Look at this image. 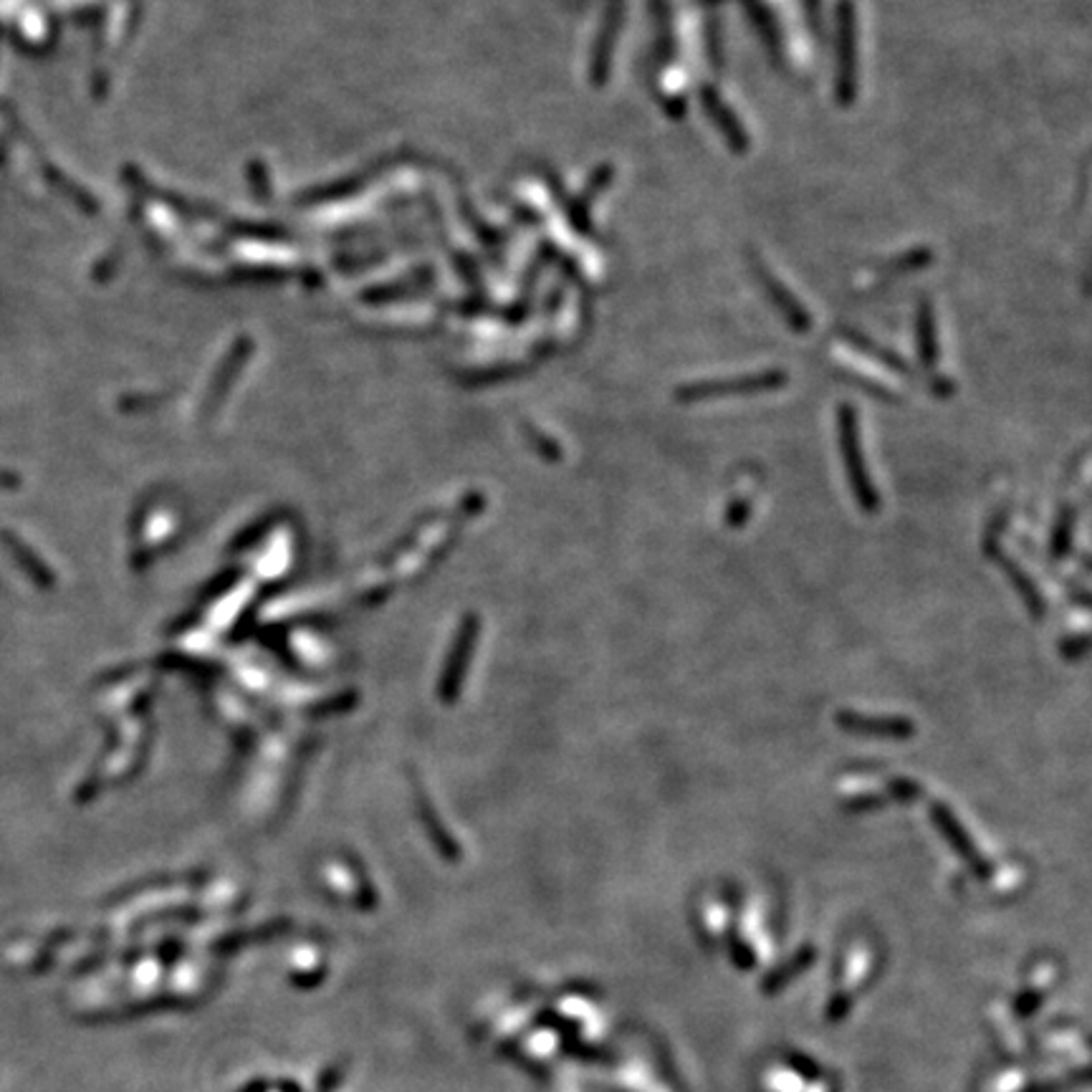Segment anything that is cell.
<instances>
[{
  "instance_id": "obj_6",
  "label": "cell",
  "mask_w": 1092,
  "mask_h": 1092,
  "mask_svg": "<svg viewBox=\"0 0 1092 1092\" xmlns=\"http://www.w3.org/2000/svg\"><path fill=\"white\" fill-rule=\"evenodd\" d=\"M991 559H996V564L1001 567V572L1010 576L1012 587H1015L1017 595L1022 597V602H1024V607H1027V613L1032 615L1034 620L1045 618V615H1047V599L1039 592L1037 582L1032 580V574L1024 572V569L1019 567L1015 559L1006 557V554H1001V552H996Z\"/></svg>"
},
{
  "instance_id": "obj_9",
  "label": "cell",
  "mask_w": 1092,
  "mask_h": 1092,
  "mask_svg": "<svg viewBox=\"0 0 1092 1092\" xmlns=\"http://www.w3.org/2000/svg\"><path fill=\"white\" fill-rule=\"evenodd\" d=\"M1074 526H1078V508H1074L1072 503H1065V506L1060 508V514H1057V521L1055 526H1052L1050 536V554L1057 562L1067 559L1069 552H1072Z\"/></svg>"
},
{
  "instance_id": "obj_14",
  "label": "cell",
  "mask_w": 1092,
  "mask_h": 1092,
  "mask_svg": "<svg viewBox=\"0 0 1092 1092\" xmlns=\"http://www.w3.org/2000/svg\"><path fill=\"white\" fill-rule=\"evenodd\" d=\"M1060 653H1062V658H1065V660L1085 658V653H1088V635H1085V632H1080V635L1065 637V640H1062V646H1060Z\"/></svg>"
},
{
  "instance_id": "obj_4",
  "label": "cell",
  "mask_w": 1092,
  "mask_h": 1092,
  "mask_svg": "<svg viewBox=\"0 0 1092 1092\" xmlns=\"http://www.w3.org/2000/svg\"><path fill=\"white\" fill-rule=\"evenodd\" d=\"M931 820L933 825H936V830L940 832V837L946 839V842L951 845V850H954L959 858L966 862L968 867H971L973 872H977L979 878H989L991 875V865L987 860L982 858V853H979L977 842L971 839V834L966 832V827L961 825V820L956 817V812L951 809L949 804L944 802H931Z\"/></svg>"
},
{
  "instance_id": "obj_8",
  "label": "cell",
  "mask_w": 1092,
  "mask_h": 1092,
  "mask_svg": "<svg viewBox=\"0 0 1092 1092\" xmlns=\"http://www.w3.org/2000/svg\"><path fill=\"white\" fill-rule=\"evenodd\" d=\"M701 97H703L705 111H708V114L714 117L716 127H719L721 134H724V137L728 139V144H731V147L736 150V153H743V150L749 147V142H747V134H743V130H741V125L736 122V117H733L731 111H728L726 106L721 104L719 94H716L714 89H703Z\"/></svg>"
},
{
  "instance_id": "obj_2",
  "label": "cell",
  "mask_w": 1092,
  "mask_h": 1092,
  "mask_svg": "<svg viewBox=\"0 0 1092 1092\" xmlns=\"http://www.w3.org/2000/svg\"><path fill=\"white\" fill-rule=\"evenodd\" d=\"M784 385H787V374H784L782 369H769V372L741 374V377L683 385V388L675 392V397L681 402H698V400H710V397H726V395H756V392L780 390L784 388Z\"/></svg>"
},
{
  "instance_id": "obj_5",
  "label": "cell",
  "mask_w": 1092,
  "mask_h": 1092,
  "mask_svg": "<svg viewBox=\"0 0 1092 1092\" xmlns=\"http://www.w3.org/2000/svg\"><path fill=\"white\" fill-rule=\"evenodd\" d=\"M839 81L837 97L842 104H853L855 84H858V28H855L853 8L845 5L839 19Z\"/></svg>"
},
{
  "instance_id": "obj_10",
  "label": "cell",
  "mask_w": 1092,
  "mask_h": 1092,
  "mask_svg": "<svg viewBox=\"0 0 1092 1092\" xmlns=\"http://www.w3.org/2000/svg\"><path fill=\"white\" fill-rule=\"evenodd\" d=\"M918 341H921V357L926 367H933L938 360V339H936V319L928 301H923L918 309Z\"/></svg>"
},
{
  "instance_id": "obj_12",
  "label": "cell",
  "mask_w": 1092,
  "mask_h": 1092,
  "mask_svg": "<svg viewBox=\"0 0 1092 1092\" xmlns=\"http://www.w3.org/2000/svg\"><path fill=\"white\" fill-rule=\"evenodd\" d=\"M888 804V797L885 794H858V797H850L845 799L842 802V809L850 812V815H862V812H875V809H883V806Z\"/></svg>"
},
{
  "instance_id": "obj_13",
  "label": "cell",
  "mask_w": 1092,
  "mask_h": 1092,
  "mask_svg": "<svg viewBox=\"0 0 1092 1092\" xmlns=\"http://www.w3.org/2000/svg\"><path fill=\"white\" fill-rule=\"evenodd\" d=\"M752 514H754L752 501H749V498H736V501L728 503V508L724 514V524L728 526V529H741V526L749 524Z\"/></svg>"
},
{
  "instance_id": "obj_1",
  "label": "cell",
  "mask_w": 1092,
  "mask_h": 1092,
  "mask_svg": "<svg viewBox=\"0 0 1092 1092\" xmlns=\"http://www.w3.org/2000/svg\"><path fill=\"white\" fill-rule=\"evenodd\" d=\"M837 430H839V453H842L845 473H848L850 489H853L855 501H858L862 514H878L881 511V494H878L875 484H872L870 473H867L865 456H862V445H860L858 412H855L850 405L839 407Z\"/></svg>"
},
{
  "instance_id": "obj_3",
  "label": "cell",
  "mask_w": 1092,
  "mask_h": 1092,
  "mask_svg": "<svg viewBox=\"0 0 1092 1092\" xmlns=\"http://www.w3.org/2000/svg\"><path fill=\"white\" fill-rule=\"evenodd\" d=\"M839 731L855 733L865 738H885V741H908L916 736V724L905 716H865L858 710L842 708L834 714Z\"/></svg>"
},
{
  "instance_id": "obj_7",
  "label": "cell",
  "mask_w": 1092,
  "mask_h": 1092,
  "mask_svg": "<svg viewBox=\"0 0 1092 1092\" xmlns=\"http://www.w3.org/2000/svg\"><path fill=\"white\" fill-rule=\"evenodd\" d=\"M756 273H759V278H761V284H764L766 294H769L771 299H774V306L780 309L782 317L787 319L789 327H792L794 332H806V329L812 327V317L802 309V306H799V301L794 299L792 291L784 289L780 278L771 276V273L766 271V268H756Z\"/></svg>"
},
{
  "instance_id": "obj_11",
  "label": "cell",
  "mask_w": 1092,
  "mask_h": 1092,
  "mask_svg": "<svg viewBox=\"0 0 1092 1092\" xmlns=\"http://www.w3.org/2000/svg\"><path fill=\"white\" fill-rule=\"evenodd\" d=\"M885 797L888 802H916L923 797V787L918 782L905 780V776H893L885 784Z\"/></svg>"
}]
</instances>
